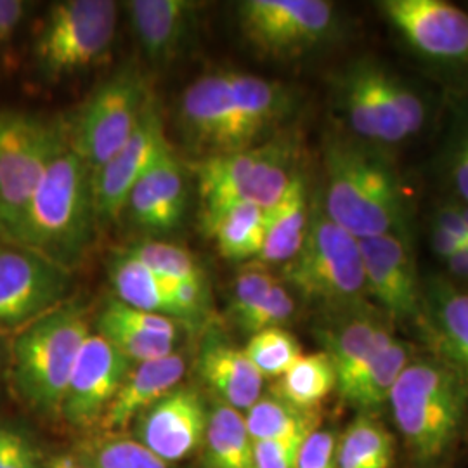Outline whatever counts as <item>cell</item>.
Here are the masks:
<instances>
[{
	"instance_id": "1",
	"label": "cell",
	"mask_w": 468,
	"mask_h": 468,
	"mask_svg": "<svg viewBox=\"0 0 468 468\" xmlns=\"http://www.w3.org/2000/svg\"><path fill=\"white\" fill-rule=\"evenodd\" d=\"M98 222L92 170L71 150L65 133L11 243L71 272L90 249Z\"/></svg>"
},
{
	"instance_id": "2",
	"label": "cell",
	"mask_w": 468,
	"mask_h": 468,
	"mask_svg": "<svg viewBox=\"0 0 468 468\" xmlns=\"http://www.w3.org/2000/svg\"><path fill=\"white\" fill-rule=\"evenodd\" d=\"M90 335L87 313L59 303L25 324L11 346L9 375L19 399L44 417L61 415L77 357Z\"/></svg>"
},
{
	"instance_id": "3",
	"label": "cell",
	"mask_w": 468,
	"mask_h": 468,
	"mask_svg": "<svg viewBox=\"0 0 468 468\" xmlns=\"http://www.w3.org/2000/svg\"><path fill=\"white\" fill-rule=\"evenodd\" d=\"M467 387L452 368L410 363L392 387L388 402L410 452L419 460H435L448 452L462 429Z\"/></svg>"
},
{
	"instance_id": "4",
	"label": "cell",
	"mask_w": 468,
	"mask_h": 468,
	"mask_svg": "<svg viewBox=\"0 0 468 468\" xmlns=\"http://www.w3.org/2000/svg\"><path fill=\"white\" fill-rule=\"evenodd\" d=\"M323 212L357 239L394 233L402 218L401 193L382 162L346 144L326 153Z\"/></svg>"
},
{
	"instance_id": "5",
	"label": "cell",
	"mask_w": 468,
	"mask_h": 468,
	"mask_svg": "<svg viewBox=\"0 0 468 468\" xmlns=\"http://www.w3.org/2000/svg\"><path fill=\"white\" fill-rule=\"evenodd\" d=\"M295 176L288 143L276 141L205 156L197 165L203 229L218 214L241 201L268 212L283 198Z\"/></svg>"
},
{
	"instance_id": "6",
	"label": "cell",
	"mask_w": 468,
	"mask_h": 468,
	"mask_svg": "<svg viewBox=\"0 0 468 468\" xmlns=\"http://www.w3.org/2000/svg\"><path fill=\"white\" fill-rule=\"evenodd\" d=\"M284 282L305 299L352 307L367 290L359 239L326 218L323 208L309 216L301 250L283 266Z\"/></svg>"
},
{
	"instance_id": "7",
	"label": "cell",
	"mask_w": 468,
	"mask_h": 468,
	"mask_svg": "<svg viewBox=\"0 0 468 468\" xmlns=\"http://www.w3.org/2000/svg\"><path fill=\"white\" fill-rule=\"evenodd\" d=\"M67 122L21 110H0V233L13 241Z\"/></svg>"
},
{
	"instance_id": "8",
	"label": "cell",
	"mask_w": 468,
	"mask_h": 468,
	"mask_svg": "<svg viewBox=\"0 0 468 468\" xmlns=\"http://www.w3.org/2000/svg\"><path fill=\"white\" fill-rule=\"evenodd\" d=\"M118 5L112 0L52 4L35 40L37 69L46 82H59L94 67L117 32Z\"/></svg>"
},
{
	"instance_id": "9",
	"label": "cell",
	"mask_w": 468,
	"mask_h": 468,
	"mask_svg": "<svg viewBox=\"0 0 468 468\" xmlns=\"http://www.w3.org/2000/svg\"><path fill=\"white\" fill-rule=\"evenodd\" d=\"M153 98L146 75L127 65L104 80L77 117L67 122L68 143L92 174L127 143Z\"/></svg>"
},
{
	"instance_id": "10",
	"label": "cell",
	"mask_w": 468,
	"mask_h": 468,
	"mask_svg": "<svg viewBox=\"0 0 468 468\" xmlns=\"http://www.w3.org/2000/svg\"><path fill=\"white\" fill-rule=\"evenodd\" d=\"M245 37L271 56H297L334 32L335 9L324 0H245L238 5Z\"/></svg>"
},
{
	"instance_id": "11",
	"label": "cell",
	"mask_w": 468,
	"mask_h": 468,
	"mask_svg": "<svg viewBox=\"0 0 468 468\" xmlns=\"http://www.w3.org/2000/svg\"><path fill=\"white\" fill-rule=\"evenodd\" d=\"M71 272L35 251L0 241V330L32 323L65 301Z\"/></svg>"
},
{
	"instance_id": "12",
	"label": "cell",
	"mask_w": 468,
	"mask_h": 468,
	"mask_svg": "<svg viewBox=\"0 0 468 468\" xmlns=\"http://www.w3.org/2000/svg\"><path fill=\"white\" fill-rule=\"evenodd\" d=\"M168 148L172 146L165 134L160 102L153 98L127 143L110 162L92 174L94 203L100 222L115 220L123 214L135 183Z\"/></svg>"
},
{
	"instance_id": "13",
	"label": "cell",
	"mask_w": 468,
	"mask_h": 468,
	"mask_svg": "<svg viewBox=\"0 0 468 468\" xmlns=\"http://www.w3.org/2000/svg\"><path fill=\"white\" fill-rule=\"evenodd\" d=\"M133 363L100 334H90L68 382L61 415L77 431L100 425Z\"/></svg>"
},
{
	"instance_id": "14",
	"label": "cell",
	"mask_w": 468,
	"mask_h": 468,
	"mask_svg": "<svg viewBox=\"0 0 468 468\" xmlns=\"http://www.w3.org/2000/svg\"><path fill=\"white\" fill-rule=\"evenodd\" d=\"M181 127L207 156L243 150L229 71H214L187 85L179 104Z\"/></svg>"
},
{
	"instance_id": "15",
	"label": "cell",
	"mask_w": 468,
	"mask_h": 468,
	"mask_svg": "<svg viewBox=\"0 0 468 468\" xmlns=\"http://www.w3.org/2000/svg\"><path fill=\"white\" fill-rule=\"evenodd\" d=\"M135 425V439L172 465L203 446L208 410L197 390L177 387L146 410Z\"/></svg>"
},
{
	"instance_id": "16",
	"label": "cell",
	"mask_w": 468,
	"mask_h": 468,
	"mask_svg": "<svg viewBox=\"0 0 468 468\" xmlns=\"http://www.w3.org/2000/svg\"><path fill=\"white\" fill-rule=\"evenodd\" d=\"M387 19L411 48L435 59L468 56V15L444 0H385Z\"/></svg>"
},
{
	"instance_id": "17",
	"label": "cell",
	"mask_w": 468,
	"mask_h": 468,
	"mask_svg": "<svg viewBox=\"0 0 468 468\" xmlns=\"http://www.w3.org/2000/svg\"><path fill=\"white\" fill-rule=\"evenodd\" d=\"M367 290L396 318L421 313L415 262L399 234L387 233L359 239Z\"/></svg>"
},
{
	"instance_id": "18",
	"label": "cell",
	"mask_w": 468,
	"mask_h": 468,
	"mask_svg": "<svg viewBox=\"0 0 468 468\" xmlns=\"http://www.w3.org/2000/svg\"><path fill=\"white\" fill-rule=\"evenodd\" d=\"M186 207L185 170L174 148H168L135 183L123 212L143 231L165 234L176 231L183 224Z\"/></svg>"
},
{
	"instance_id": "19",
	"label": "cell",
	"mask_w": 468,
	"mask_h": 468,
	"mask_svg": "<svg viewBox=\"0 0 468 468\" xmlns=\"http://www.w3.org/2000/svg\"><path fill=\"white\" fill-rule=\"evenodd\" d=\"M96 326L101 336L133 365H139L176 352L183 324L177 319L139 311L115 299L101 311Z\"/></svg>"
},
{
	"instance_id": "20",
	"label": "cell",
	"mask_w": 468,
	"mask_h": 468,
	"mask_svg": "<svg viewBox=\"0 0 468 468\" xmlns=\"http://www.w3.org/2000/svg\"><path fill=\"white\" fill-rule=\"evenodd\" d=\"M201 4L191 0H133L127 2L135 38L154 65H168L187 46Z\"/></svg>"
},
{
	"instance_id": "21",
	"label": "cell",
	"mask_w": 468,
	"mask_h": 468,
	"mask_svg": "<svg viewBox=\"0 0 468 468\" xmlns=\"http://www.w3.org/2000/svg\"><path fill=\"white\" fill-rule=\"evenodd\" d=\"M185 373V356L177 351L160 359L133 365L98 427L104 434L123 432L133 420L139 419L154 402L177 388Z\"/></svg>"
},
{
	"instance_id": "22",
	"label": "cell",
	"mask_w": 468,
	"mask_h": 468,
	"mask_svg": "<svg viewBox=\"0 0 468 468\" xmlns=\"http://www.w3.org/2000/svg\"><path fill=\"white\" fill-rule=\"evenodd\" d=\"M390 79L371 68L352 73L344 102L356 134L380 143H399L408 137L394 102Z\"/></svg>"
},
{
	"instance_id": "23",
	"label": "cell",
	"mask_w": 468,
	"mask_h": 468,
	"mask_svg": "<svg viewBox=\"0 0 468 468\" xmlns=\"http://www.w3.org/2000/svg\"><path fill=\"white\" fill-rule=\"evenodd\" d=\"M198 373L218 402L247 413L261 399L264 377L251 365L243 349L218 336L207 338L198 357Z\"/></svg>"
},
{
	"instance_id": "24",
	"label": "cell",
	"mask_w": 468,
	"mask_h": 468,
	"mask_svg": "<svg viewBox=\"0 0 468 468\" xmlns=\"http://www.w3.org/2000/svg\"><path fill=\"white\" fill-rule=\"evenodd\" d=\"M423 309L435 340L468 390V293L434 283Z\"/></svg>"
},
{
	"instance_id": "25",
	"label": "cell",
	"mask_w": 468,
	"mask_h": 468,
	"mask_svg": "<svg viewBox=\"0 0 468 468\" xmlns=\"http://www.w3.org/2000/svg\"><path fill=\"white\" fill-rule=\"evenodd\" d=\"M326 354L336 373V388L344 387L359 373L369 359L387 347L394 336L380 321L357 316L326 330L323 335Z\"/></svg>"
},
{
	"instance_id": "26",
	"label": "cell",
	"mask_w": 468,
	"mask_h": 468,
	"mask_svg": "<svg viewBox=\"0 0 468 468\" xmlns=\"http://www.w3.org/2000/svg\"><path fill=\"white\" fill-rule=\"evenodd\" d=\"M229 79L233 87L239 139L243 150H247L269 127L283 117L288 108V94L282 85L251 73L229 71Z\"/></svg>"
},
{
	"instance_id": "27",
	"label": "cell",
	"mask_w": 468,
	"mask_h": 468,
	"mask_svg": "<svg viewBox=\"0 0 468 468\" xmlns=\"http://www.w3.org/2000/svg\"><path fill=\"white\" fill-rule=\"evenodd\" d=\"M307 191L302 176H295L283 198L266 212V238L257 261L286 264L301 250L309 226Z\"/></svg>"
},
{
	"instance_id": "28",
	"label": "cell",
	"mask_w": 468,
	"mask_h": 468,
	"mask_svg": "<svg viewBox=\"0 0 468 468\" xmlns=\"http://www.w3.org/2000/svg\"><path fill=\"white\" fill-rule=\"evenodd\" d=\"M108 272L117 301L139 311L162 314L181 323L179 313L168 293L167 283L144 266L129 249L117 250L110 257Z\"/></svg>"
},
{
	"instance_id": "29",
	"label": "cell",
	"mask_w": 468,
	"mask_h": 468,
	"mask_svg": "<svg viewBox=\"0 0 468 468\" xmlns=\"http://www.w3.org/2000/svg\"><path fill=\"white\" fill-rule=\"evenodd\" d=\"M203 468H255L253 439L245 415L224 402L218 401L208 411Z\"/></svg>"
},
{
	"instance_id": "30",
	"label": "cell",
	"mask_w": 468,
	"mask_h": 468,
	"mask_svg": "<svg viewBox=\"0 0 468 468\" xmlns=\"http://www.w3.org/2000/svg\"><path fill=\"white\" fill-rule=\"evenodd\" d=\"M411 349L399 340H392L382 351L377 352L368 363L359 369L351 382L340 387L338 394L344 401L359 410H371L388 401L390 390L399 375L410 365Z\"/></svg>"
},
{
	"instance_id": "31",
	"label": "cell",
	"mask_w": 468,
	"mask_h": 468,
	"mask_svg": "<svg viewBox=\"0 0 468 468\" xmlns=\"http://www.w3.org/2000/svg\"><path fill=\"white\" fill-rule=\"evenodd\" d=\"M334 388H336L334 363L323 351L302 354L292 368L276 378L271 394L295 408L316 410Z\"/></svg>"
},
{
	"instance_id": "32",
	"label": "cell",
	"mask_w": 468,
	"mask_h": 468,
	"mask_svg": "<svg viewBox=\"0 0 468 468\" xmlns=\"http://www.w3.org/2000/svg\"><path fill=\"white\" fill-rule=\"evenodd\" d=\"M205 231L216 239L224 259H257L266 238V212L257 205L241 201L218 214Z\"/></svg>"
},
{
	"instance_id": "33",
	"label": "cell",
	"mask_w": 468,
	"mask_h": 468,
	"mask_svg": "<svg viewBox=\"0 0 468 468\" xmlns=\"http://www.w3.org/2000/svg\"><path fill=\"white\" fill-rule=\"evenodd\" d=\"M245 423L253 441H303L318 429V410H301L268 394L251 406Z\"/></svg>"
},
{
	"instance_id": "34",
	"label": "cell",
	"mask_w": 468,
	"mask_h": 468,
	"mask_svg": "<svg viewBox=\"0 0 468 468\" xmlns=\"http://www.w3.org/2000/svg\"><path fill=\"white\" fill-rule=\"evenodd\" d=\"M336 468H390L394 439L371 417H357L336 441Z\"/></svg>"
},
{
	"instance_id": "35",
	"label": "cell",
	"mask_w": 468,
	"mask_h": 468,
	"mask_svg": "<svg viewBox=\"0 0 468 468\" xmlns=\"http://www.w3.org/2000/svg\"><path fill=\"white\" fill-rule=\"evenodd\" d=\"M79 458L87 468H170V463L143 446L137 439L106 434L87 444Z\"/></svg>"
},
{
	"instance_id": "36",
	"label": "cell",
	"mask_w": 468,
	"mask_h": 468,
	"mask_svg": "<svg viewBox=\"0 0 468 468\" xmlns=\"http://www.w3.org/2000/svg\"><path fill=\"white\" fill-rule=\"evenodd\" d=\"M129 250L164 282L205 280V272L198 261L185 247L160 239H144L129 247Z\"/></svg>"
},
{
	"instance_id": "37",
	"label": "cell",
	"mask_w": 468,
	"mask_h": 468,
	"mask_svg": "<svg viewBox=\"0 0 468 468\" xmlns=\"http://www.w3.org/2000/svg\"><path fill=\"white\" fill-rule=\"evenodd\" d=\"M243 352L264 380L280 378L302 356L297 338L286 328H268L250 335Z\"/></svg>"
},
{
	"instance_id": "38",
	"label": "cell",
	"mask_w": 468,
	"mask_h": 468,
	"mask_svg": "<svg viewBox=\"0 0 468 468\" xmlns=\"http://www.w3.org/2000/svg\"><path fill=\"white\" fill-rule=\"evenodd\" d=\"M295 314V301L286 286L278 283L271 288L264 301L261 302L250 314L238 323L245 334H257L268 328H284V324Z\"/></svg>"
},
{
	"instance_id": "39",
	"label": "cell",
	"mask_w": 468,
	"mask_h": 468,
	"mask_svg": "<svg viewBox=\"0 0 468 468\" xmlns=\"http://www.w3.org/2000/svg\"><path fill=\"white\" fill-rule=\"evenodd\" d=\"M276 283L278 280L261 266L243 269L234 280L229 305V314L234 323L238 324L247 314H250Z\"/></svg>"
},
{
	"instance_id": "40",
	"label": "cell",
	"mask_w": 468,
	"mask_h": 468,
	"mask_svg": "<svg viewBox=\"0 0 468 468\" xmlns=\"http://www.w3.org/2000/svg\"><path fill=\"white\" fill-rule=\"evenodd\" d=\"M335 452L336 439L334 432L316 429L303 439L295 468H336Z\"/></svg>"
},
{
	"instance_id": "41",
	"label": "cell",
	"mask_w": 468,
	"mask_h": 468,
	"mask_svg": "<svg viewBox=\"0 0 468 468\" xmlns=\"http://www.w3.org/2000/svg\"><path fill=\"white\" fill-rule=\"evenodd\" d=\"M303 441H253L255 468H295Z\"/></svg>"
},
{
	"instance_id": "42",
	"label": "cell",
	"mask_w": 468,
	"mask_h": 468,
	"mask_svg": "<svg viewBox=\"0 0 468 468\" xmlns=\"http://www.w3.org/2000/svg\"><path fill=\"white\" fill-rule=\"evenodd\" d=\"M390 89H392L394 102H396V108H398V113L401 117L406 133L408 135L417 134L425 120L423 102L410 87L402 85L396 79H390Z\"/></svg>"
},
{
	"instance_id": "43",
	"label": "cell",
	"mask_w": 468,
	"mask_h": 468,
	"mask_svg": "<svg viewBox=\"0 0 468 468\" xmlns=\"http://www.w3.org/2000/svg\"><path fill=\"white\" fill-rule=\"evenodd\" d=\"M28 9L30 4L23 0H0V46H7L15 38Z\"/></svg>"
},
{
	"instance_id": "44",
	"label": "cell",
	"mask_w": 468,
	"mask_h": 468,
	"mask_svg": "<svg viewBox=\"0 0 468 468\" xmlns=\"http://www.w3.org/2000/svg\"><path fill=\"white\" fill-rule=\"evenodd\" d=\"M435 226L444 229V231H448L456 239H460L465 247H468V228L465 220L462 218V214H460V208H454V207L442 208L437 214Z\"/></svg>"
},
{
	"instance_id": "45",
	"label": "cell",
	"mask_w": 468,
	"mask_h": 468,
	"mask_svg": "<svg viewBox=\"0 0 468 468\" xmlns=\"http://www.w3.org/2000/svg\"><path fill=\"white\" fill-rule=\"evenodd\" d=\"M28 446H32V442L19 431L11 427H0V462Z\"/></svg>"
},
{
	"instance_id": "46",
	"label": "cell",
	"mask_w": 468,
	"mask_h": 468,
	"mask_svg": "<svg viewBox=\"0 0 468 468\" xmlns=\"http://www.w3.org/2000/svg\"><path fill=\"white\" fill-rule=\"evenodd\" d=\"M465 245L460 241V239H456L454 236L448 233V231H444V229H441V228H434V233H432V249H434L435 253L441 257V259H444V261H448L450 257H452L454 253L458 250H462Z\"/></svg>"
},
{
	"instance_id": "47",
	"label": "cell",
	"mask_w": 468,
	"mask_h": 468,
	"mask_svg": "<svg viewBox=\"0 0 468 468\" xmlns=\"http://www.w3.org/2000/svg\"><path fill=\"white\" fill-rule=\"evenodd\" d=\"M454 183H456V189L460 191V195L468 201V135L456 154Z\"/></svg>"
},
{
	"instance_id": "48",
	"label": "cell",
	"mask_w": 468,
	"mask_h": 468,
	"mask_svg": "<svg viewBox=\"0 0 468 468\" xmlns=\"http://www.w3.org/2000/svg\"><path fill=\"white\" fill-rule=\"evenodd\" d=\"M0 468H42L38 452H35L34 446H28L21 452H15L0 462Z\"/></svg>"
},
{
	"instance_id": "49",
	"label": "cell",
	"mask_w": 468,
	"mask_h": 468,
	"mask_svg": "<svg viewBox=\"0 0 468 468\" xmlns=\"http://www.w3.org/2000/svg\"><path fill=\"white\" fill-rule=\"evenodd\" d=\"M446 262L454 276L468 280V247H463L462 250L456 251Z\"/></svg>"
},
{
	"instance_id": "50",
	"label": "cell",
	"mask_w": 468,
	"mask_h": 468,
	"mask_svg": "<svg viewBox=\"0 0 468 468\" xmlns=\"http://www.w3.org/2000/svg\"><path fill=\"white\" fill-rule=\"evenodd\" d=\"M63 462L67 468H87L77 454H63Z\"/></svg>"
},
{
	"instance_id": "51",
	"label": "cell",
	"mask_w": 468,
	"mask_h": 468,
	"mask_svg": "<svg viewBox=\"0 0 468 468\" xmlns=\"http://www.w3.org/2000/svg\"><path fill=\"white\" fill-rule=\"evenodd\" d=\"M49 468H67L65 467V462H63V454L56 456V458L50 462Z\"/></svg>"
},
{
	"instance_id": "52",
	"label": "cell",
	"mask_w": 468,
	"mask_h": 468,
	"mask_svg": "<svg viewBox=\"0 0 468 468\" xmlns=\"http://www.w3.org/2000/svg\"><path fill=\"white\" fill-rule=\"evenodd\" d=\"M2 371H4V338L0 335V378H2Z\"/></svg>"
},
{
	"instance_id": "53",
	"label": "cell",
	"mask_w": 468,
	"mask_h": 468,
	"mask_svg": "<svg viewBox=\"0 0 468 468\" xmlns=\"http://www.w3.org/2000/svg\"><path fill=\"white\" fill-rule=\"evenodd\" d=\"M460 214H462V218L465 220V224H467L468 228V205L467 207H462V208H460Z\"/></svg>"
},
{
	"instance_id": "54",
	"label": "cell",
	"mask_w": 468,
	"mask_h": 468,
	"mask_svg": "<svg viewBox=\"0 0 468 468\" xmlns=\"http://www.w3.org/2000/svg\"><path fill=\"white\" fill-rule=\"evenodd\" d=\"M0 241H5V239H4V236H2V233H0Z\"/></svg>"
}]
</instances>
